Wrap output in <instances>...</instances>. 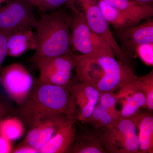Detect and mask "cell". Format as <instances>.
<instances>
[{
  "label": "cell",
  "instance_id": "d6986e66",
  "mask_svg": "<svg viewBox=\"0 0 153 153\" xmlns=\"http://www.w3.org/2000/svg\"><path fill=\"white\" fill-rule=\"evenodd\" d=\"M97 4L102 16L108 25L115 30H121L138 24L117 9L101 0H97Z\"/></svg>",
  "mask_w": 153,
  "mask_h": 153
},
{
  "label": "cell",
  "instance_id": "ffe728a7",
  "mask_svg": "<svg viewBox=\"0 0 153 153\" xmlns=\"http://www.w3.org/2000/svg\"><path fill=\"white\" fill-rule=\"evenodd\" d=\"M120 119L115 117L107 109L97 103L85 125L93 129H99L114 126Z\"/></svg>",
  "mask_w": 153,
  "mask_h": 153
},
{
  "label": "cell",
  "instance_id": "2e32d148",
  "mask_svg": "<svg viewBox=\"0 0 153 153\" xmlns=\"http://www.w3.org/2000/svg\"><path fill=\"white\" fill-rule=\"evenodd\" d=\"M148 110L138 113L133 117L139 144L140 153H153V116Z\"/></svg>",
  "mask_w": 153,
  "mask_h": 153
},
{
  "label": "cell",
  "instance_id": "e0dca14e",
  "mask_svg": "<svg viewBox=\"0 0 153 153\" xmlns=\"http://www.w3.org/2000/svg\"><path fill=\"white\" fill-rule=\"evenodd\" d=\"M123 12L139 24L152 18L153 8L145 5L135 0H101Z\"/></svg>",
  "mask_w": 153,
  "mask_h": 153
},
{
  "label": "cell",
  "instance_id": "7a4b0ae2",
  "mask_svg": "<svg viewBox=\"0 0 153 153\" xmlns=\"http://www.w3.org/2000/svg\"><path fill=\"white\" fill-rule=\"evenodd\" d=\"M69 100L70 88L46 84L37 79L27 98L20 105L19 118L30 128L44 118L66 115Z\"/></svg>",
  "mask_w": 153,
  "mask_h": 153
},
{
  "label": "cell",
  "instance_id": "5bb4252c",
  "mask_svg": "<svg viewBox=\"0 0 153 153\" xmlns=\"http://www.w3.org/2000/svg\"><path fill=\"white\" fill-rule=\"evenodd\" d=\"M75 123L74 121L69 120L60 126L39 153H65L70 152L76 137Z\"/></svg>",
  "mask_w": 153,
  "mask_h": 153
},
{
  "label": "cell",
  "instance_id": "83f0119b",
  "mask_svg": "<svg viewBox=\"0 0 153 153\" xmlns=\"http://www.w3.org/2000/svg\"><path fill=\"white\" fill-rule=\"evenodd\" d=\"M13 153H39L36 149L28 145L21 144L19 146L13 150Z\"/></svg>",
  "mask_w": 153,
  "mask_h": 153
},
{
  "label": "cell",
  "instance_id": "5b68a950",
  "mask_svg": "<svg viewBox=\"0 0 153 153\" xmlns=\"http://www.w3.org/2000/svg\"><path fill=\"white\" fill-rule=\"evenodd\" d=\"M75 62L74 70L80 82L92 85L100 92L104 89L115 60L114 57L76 55L71 52Z\"/></svg>",
  "mask_w": 153,
  "mask_h": 153
},
{
  "label": "cell",
  "instance_id": "603a6c76",
  "mask_svg": "<svg viewBox=\"0 0 153 153\" xmlns=\"http://www.w3.org/2000/svg\"><path fill=\"white\" fill-rule=\"evenodd\" d=\"M117 96L115 91H105L100 92L98 103L107 109L117 118H122L119 110L117 108Z\"/></svg>",
  "mask_w": 153,
  "mask_h": 153
},
{
  "label": "cell",
  "instance_id": "9c48e42d",
  "mask_svg": "<svg viewBox=\"0 0 153 153\" xmlns=\"http://www.w3.org/2000/svg\"><path fill=\"white\" fill-rule=\"evenodd\" d=\"M39 71L38 80L50 85L70 88L71 73L75 62L71 52L67 55L42 59L36 66Z\"/></svg>",
  "mask_w": 153,
  "mask_h": 153
},
{
  "label": "cell",
  "instance_id": "7c38bea8",
  "mask_svg": "<svg viewBox=\"0 0 153 153\" xmlns=\"http://www.w3.org/2000/svg\"><path fill=\"white\" fill-rule=\"evenodd\" d=\"M71 120L66 114H59L44 118L30 127L21 144L30 146L38 152L55 134L60 126Z\"/></svg>",
  "mask_w": 153,
  "mask_h": 153
},
{
  "label": "cell",
  "instance_id": "d4e9b609",
  "mask_svg": "<svg viewBox=\"0 0 153 153\" xmlns=\"http://www.w3.org/2000/svg\"><path fill=\"white\" fill-rule=\"evenodd\" d=\"M74 0H42L39 10L42 13H48L61 8L64 4H74Z\"/></svg>",
  "mask_w": 153,
  "mask_h": 153
},
{
  "label": "cell",
  "instance_id": "f546056e",
  "mask_svg": "<svg viewBox=\"0 0 153 153\" xmlns=\"http://www.w3.org/2000/svg\"><path fill=\"white\" fill-rule=\"evenodd\" d=\"M83 10L88 6L97 3V0H79Z\"/></svg>",
  "mask_w": 153,
  "mask_h": 153
},
{
  "label": "cell",
  "instance_id": "4dcf8cb0",
  "mask_svg": "<svg viewBox=\"0 0 153 153\" xmlns=\"http://www.w3.org/2000/svg\"><path fill=\"white\" fill-rule=\"evenodd\" d=\"M145 5L153 7V0H135Z\"/></svg>",
  "mask_w": 153,
  "mask_h": 153
},
{
  "label": "cell",
  "instance_id": "d6a6232c",
  "mask_svg": "<svg viewBox=\"0 0 153 153\" xmlns=\"http://www.w3.org/2000/svg\"><path fill=\"white\" fill-rule=\"evenodd\" d=\"M7 1V0H0V4L4 2L5 1Z\"/></svg>",
  "mask_w": 153,
  "mask_h": 153
},
{
  "label": "cell",
  "instance_id": "8fae6325",
  "mask_svg": "<svg viewBox=\"0 0 153 153\" xmlns=\"http://www.w3.org/2000/svg\"><path fill=\"white\" fill-rule=\"evenodd\" d=\"M113 33L122 50L132 58L136 55L138 46L153 43V19L145 20L139 25L115 30Z\"/></svg>",
  "mask_w": 153,
  "mask_h": 153
},
{
  "label": "cell",
  "instance_id": "7402d4cb",
  "mask_svg": "<svg viewBox=\"0 0 153 153\" xmlns=\"http://www.w3.org/2000/svg\"><path fill=\"white\" fill-rule=\"evenodd\" d=\"M137 84L140 90L146 96V108L148 110H153V70L144 76L138 77L136 79Z\"/></svg>",
  "mask_w": 153,
  "mask_h": 153
},
{
  "label": "cell",
  "instance_id": "8992f818",
  "mask_svg": "<svg viewBox=\"0 0 153 153\" xmlns=\"http://www.w3.org/2000/svg\"><path fill=\"white\" fill-rule=\"evenodd\" d=\"M100 92L84 82L71 85L67 117L75 123L85 125L97 103Z\"/></svg>",
  "mask_w": 153,
  "mask_h": 153
},
{
  "label": "cell",
  "instance_id": "ac0fdd59",
  "mask_svg": "<svg viewBox=\"0 0 153 153\" xmlns=\"http://www.w3.org/2000/svg\"><path fill=\"white\" fill-rule=\"evenodd\" d=\"M74 146L69 152L106 153L99 139L96 130L86 128L76 135Z\"/></svg>",
  "mask_w": 153,
  "mask_h": 153
},
{
  "label": "cell",
  "instance_id": "484cf974",
  "mask_svg": "<svg viewBox=\"0 0 153 153\" xmlns=\"http://www.w3.org/2000/svg\"><path fill=\"white\" fill-rule=\"evenodd\" d=\"M11 32L0 30V74L3 63L8 55L7 42Z\"/></svg>",
  "mask_w": 153,
  "mask_h": 153
},
{
  "label": "cell",
  "instance_id": "1f68e13d",
  "mask_svg": "<svg viewBox=\"0 0 153 153\" xmlns=\"http://www.w3.org/2000/svg\"><path fill=\"white\" fill-rule=\"evenodd\" d=\"M28 1L33 4L34 5L36 6V7L38 8L39 9L40 5H41V1L42 0H28Z\"/></svg>",
  "mask_w": 153,
  "mask_h": 153
},
{
  "label": "cell",
  "instance_id": "3957f363",
  "mask_svg": "<svg viewBox=\"0 0 153 153\" xmlns=\"http://www.w3.org/2000/svg\"><path fill=\"white\" fill-rule=\"evenodd\" d=\"M71 10L70 39L71 48L80 54L115 57L112 50L91 30L84 13L73 4Z\"/></svg>",
  "mask_w": 153,
  "mask_h": 153
},
{
  "label": "cell",
  "instance_id": "4316f807",
  "mask_svg": "<svg viewBox=\"0 0 153 153\" xmlns=\"http://www.w3.org/2000/svg\"><path fill=\"white\" fill-rule=\"evenodd\" d=\"M13 150L12 142L0 135V153L13 152Z\"/></svg>",
  "mask_w": 153,
  "mask_h": 153
},
{
  "label": "cell",
  "instance_id": "277c9868",
  "mask_svg": "<svg viewBox=\"0 0 153 153\" xmlns=\"http://www.w3.org/2000/svg\"><path fill=\"white\" fill-rule=\"evenodd\" d=\"M107 153H140L136 127L132 118H121L111 127L96 130Z\"/></svg>",
  "mask_w": 153,
  "mask_h": 153
},
{
  "label": "cell",
  "instance_id": "52a82bcc",
  "mask_svg": "<svg viewBox=\"0 0 153 153\" xmlns=\"http://www.w3.org/2000/svg\"><path fill=\"white\" fill-rule=\"evenodd\" d=\"M36 7L28 0H10L0 7V30L13 32L36 28Z\"/></svg>",
  "mask_w": 153,
  "mask_h": 153
},
{
  "label": "cell",
  "instance_id": "ba28073f",
  "mask_svg": "<svg viewBox=\"0 0 153 153\" xmlns=\"http://www.w3.org/2000/svg\"><path fill=\"white\" fill-rule=\"evenodd\" d=\"M0 83L9 97L20 105L30 95L34 82L25 66L13 63L2 68Z\"/></svg>",
  "mask_w": 153,
  "mask_h": 153
},
{
  "label": "cell",
  "instance_id": "cb8c5ba5",
  "mask_svg": "<svg viewBox=\"0 0 153 153\" xmlns=\"http://www.w3.org/2000/svg\"><path fill=\"white\" fill-rule=\"evenodd\" d=\"M136 55L148 66L153 65V43L140 45L136 49Z\"/></svg>",
  "mask_w": 153,
  "mask_h": 153
},
{
  "label": "cell",
  "instance_id": "f1b7e54d",
  "mask_svg": "<svg viewBox=\"0 0 153 153\" xmlns=\"http://www.w3.org/2000/svg\"><path fill=\"white\" fill-rule=\"evenodd\" d=\"M1 97L0 96V121L6 117V116L10 111L8 103Z\"/></svg>",
  "mask_w": 153,
  "mask_h": 153
},
{
  "label": "cell",
  "instance_id": "6da1fadb",
  "mask_svg": "<svg viewBox=\"0 0 153 153\" xmlns=\"http://www.w3.org/2000/svg\"><path fill=\"white\" fill-rule=\"evenodd\" d=\"M70 13L61 8L42 13L36 28L37 48L33 55L35 66L40 60L71 53Z\"/></svg>",
  "mask_w": 153,
  "mask_h": 153
},
{
  "label": "cell",
  "instance_id": "44dd1931",
  "mask_svg": "<svg viewBox=\"0 0 153 153\" xmlns=\"http://www.w3.org/2000/svg\"><path fill=\"white\" fill-rule=\"evenodd\" d=\"M25 131V125L19 118L6 117L0 121V135L11 142L21 138Z\"/></svg>",
  "mask_w": 153,
  "mask_h": 153
},
{
  "label": "cell",
  "instance_id": "9a60e30c",
  "mask_svg": "<svg viewBox=\"0 0 153 153\" xmlns=\"http://www.w3.org/2000/svg\"><path fill=\"white\" fill-rule=\"evenodd\" d=\"M37 48L36 34L32 29H22L11 32L7 42V55L19 57L29 50Z\"/></svg>",
  "mask_w": 153,
  "mask_h": 153
},
{
  "label": "cell",
  "instance_id": "30bf717a",
  "mask_svg": "<svg viewBox=\"0 0 153 153\" xmlns=\"http://www.w3.org/2000/svg\"><path fill=\"white\" fill-rule=\"evenodd\" d=\"M83 11L91 30L109 46L118 61L132 67L131 57L121 48L111 31L109 25L102 16L97 3L88 6Z\"/></svg>",
  "mask_w": 153,
  "mask_h": 153
},
{
  "label": "cell",
  "instance_id": "4fadbf2b",
  "mask_svg": "<svg viewBox=\"0 0 153 153\" xmlns=\"http://www.w3.org/2000/svg\"><path fill=\"white\" fill-rule=\"evenodd\" d=\"M118 102L121 104L119 110L122 118H131L143 108H146V96L138 86L136 79L116 91Z\"/></svg>",
  "mask_w": 153,
  "mask_h": 153
}]
</instances>
